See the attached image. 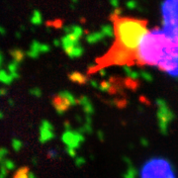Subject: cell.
Returning <instances> with one entry per match:
<instances>
[{"mask_svg": "<svg viewBox=\"0 0 178 178\" xmlns=\"http://www.w3.org/2000/svg\"><path fill=\"white\" fill-rule=\"evenodd\" d=\"M137 64V56L128 52L124 48L116 46L113 44V46L110 48V50L107 52L105 56L97 60V66H95L93 70H99L104 66L108 65H129Z\"/></svg>", "mask_w": 178, "mask_h": 178, "instance_id": "cell-3", "label": "cell"}, {"mask_svg": "<svg viewBox=\"0 0 178 178\" xmlns=\"http://www.w3.org/2000/svg\"><path fill=\"white\" fill-rule=\"evenodd\" d=\"M105 36L100 32H95V33H92V34H89L87 37H86V41L89 44H94L96 42H99L103 39Z\"/></svg>", "mask_w": 178, "mask_h": 178, "instance_id": "cell-13", "label": "cell"}, {"mask_svg": "<svg viewBox=\"0 0 178 178\" xmlns=\"http://www.w3.org/2000/svg\"><path fill=\"white\" fill-rule=\"evenodd\" d=\"M7 173H8V170L6 169V167L1 164V178H5V176L7 175Z\"/></svg>", "mask_w": 178, "mask_h": 178, "instance_id": "cell-26", "label": "cell"}, {"mask_svg": "<svg viewBox=\"0 0 178 178\" xmlns=\"http://www.w3.org/2000/svg\"><path fill=\"white\" fill-rule=\"evenodd\" d=\"M84 162H85V160H84L83 157H78V158H76V165L77 166H81Z\"/></svg>", "mask_w": 178, "mask_h": 178, "instance_id": "cell-27", "label": "cell"}, {"mask_svg": "<svg viewBox=\"0 0 178 178\" xmlns=\"http://www.w3.org/2000/svg\"><path fill=\"white\" fill-rule=\"evenodd\" d=\"M61 140L66 145V148L76 149L82 145V142L85 139H84V137L81 133H79L77 131L66 130L65 133L62 135Z\"/></svg>", "mask_w": 178, "mask_h": 178, "instance_id": "cell-8", "label": "cell"}, {"mask_svg": "<svg viewBox=\"0 0 178 178\" xmlns=\"http://www.w3.org/2000/svg\"><path fill=\"white\" fill-rule=\"evenodd\" d=\"M163 28L178 30V0H164L161 6Z\"/></svg>", "mask_w": 178, "mask_h": 178, "instance_id": "cell-5", "label": "cell"}, {"mask_svg": "<svg viewBox=\"0 0 178 178\" xmlns=\"http://www.w3.org/2000/svg\"><path fill=\"white\" fill-rule=\"evenodd\" d=\"M69 79L71 81L79 83V84H85L87 82V78L85 75H83L82 73H79V72H71L69 74Z\"/></svg>", "mask_w": 178, "mask_h": 178, "instance_id": "cell-12", "label": "cell"}, {"mask_svg": "<svg viewBox=\"0 0 178 178\" xmlns=\"http://www.w3.org/2000/svg\"><path fill=\"white\" fill-rule=\"evenodd\" d=\"M31 21H32V23H34L35 25L41 24L42 23V16H41V14H40L38 11H35L34 12V16L32 17Z\"/></svg>", "mask_w": 178, "mask_h": 178, "instance_id": "cell-21", "label": "cell"}, {"mask_svg": "<svg viewBox=\"0 0 178 178\" xmlns=\"http://www.w3.org/2000/svg\"><path fill=\"white\" fill-rule=\"evenodd\" d=\"M157 123L159 131L162 135H167L168 133V126L173 119H174V113L169 108L168 104L162 99L157 100Z\"/></svg>", "mask_w": 178, "mask_h": 178, "instance_id": "cell-6", "label": "cell"}, {"mask_svg": "<svg viewBox=\"0 0 178 178\" xmlns=\"http://www.w3.org/2000/svg\"><path fill=\"white\" fill-rule=\"evenodd\" d=\"M0 79H1L2 83L6 84V85L10 84L13 80H14V78H13L9 73H7L5 70H1V73H0Z\"/></svg>", "mask_w": 178, "mask_h": 178, "instance_id": "cell-16", "label": "cell"}, {"mask_svg": "<svg viewBox=\"0 0 178 178\" xmlns=\"http://www.w3.org/2000/svg\"><path fill=\"white\" fill-rule=\"evenodd\" d=\"M18 65H19V62H17L15 60L8 65L9 74H10L14 79L18 78V76H19V74H18Z\"/></svg>", "mask_w": 178, "mask_h": 178, "instance_id": "cell-14", "label": "cell"}, {"mask_svg": "<svg viewBox=\"0 0 178 178\" xmlns=\"http://www.w3.org/2000/svg\"><path fill=\"white\" fill-rule=\"evenodd\" d=\"M11 55L13 56V59H14V60L17 62H21L24 59V52L21 50H13L11 51Z\"/></svg>", "mask_w": 178, "mask_h": 178, "instance_id": "cell-17", "label": "cell"}, {"mask_svg": "<svg viewBox=\"0 0 178 178\" xmlns=\"http://www.w3.org/2000/svg\"><path fill=\"white\" fill-rule=\"evenodd\" d=\"M101 33L103 34L104 36H108V37H111V36L114 35V29L111 28L110 25H104L101 29Z\"/></svg>", "mask_w": 178, "mask_h": 178, "instance_id": "cell-19", "label": "cell"}, {"mask_svg": "<svg viewBox=\"0 0 178 178\" xmlns=\"http://www.w3.org/2000/svg\"><path fill=\"white\" fill-rule=\"evenodd\" d=\"M79 104L82 106L84 112H85L87 115H91V114L94 113V108H93V105H92L90 100H89L87 97H85V96L80 97Z\"/></svg>", "mask_w": 178, "mask_h": 178, "instance_id": "cell-11", "label": "cell"}, {"mask_svg": "<svg viewBox=\"0 0 178 178\" xmlns=\"http://www.w3.org/2000/svg\"><path fill=\"white\" fill-rule=\"evenodd\" d=\"M136 5H137V3L135 1H133V0H132V1H129L127 3V6H129V8H130V9H134V8L136 7Z\"/></svg>", "mask_w": 178, "mask_h": 178, "instance_id": "cell-28", "label": "cell"}, {"mask_svg": "<svg viewBox=\"0 0 178 178\" xmlns=\"http://www.w3.org/2000/svg\"><path fill=\"white\" fill-rule=\"evenodd\" d=\"M29 176H30V178H36V177H35V175L33 174V173H32V172H30V174H29Z\"/></svg>", "mask_w": 178, "mask_h": 178, "instance_id": "cell-30", "label": "cell"}, {"mask_svg": "<svg viewBox=\"0 0 178 178\" xmlns=\"http://www.w3.org/2000/svg\"><path fill=\"white\" fill-rule=\"evenodd\" d=\"M140 175L141 178H176L171 163L162 157H153L145 161Z\"/></svg>", "mask_w": 178, "mask_h": 178, "instance_id": "cell-4", "label": "cell"}, {"mask_svg": "<svg viewBox=\"0 0 178 178\" xmlns=\"http://www.w3.org/2000/svg\"><path fill=\"white\" fill-rule=\"evenodd\" d=\"M48 51H50V47L48 46L40 44L37 41H34L32 46H31L30 51L28 52V56L31 57H37L41 52H46Z\"/></svg>", "mask_w": 178, "mask_h": 178, "instance_id": "cell-10", "label": "cell"}, {"mask_svg": "<svg viewBox=\"0 0 178 178\" xmlns=\"http://www.w3.org/2000/svg\"><path fill=\"white\" fill-rule=\"evenodd\" d=\"M55 136L53 126L47 120H43L41 126H40V141L42 144H44L46 141L53 139Z\"/></svg>", "mask_w": 178, "mask_h": 178, "instance_id": "cell-9", "label": "cell"}, {"mask_svg": "<svg viewBox=\"0 0 178 178\" xmlns=\"http://www.w3.org/2000/svg\"><path fill=\"white\" fill-rule=\"evenodd\" d=\"M22 145H23V144H22L21 141L17 140V139H14L12 141V146L15 151H19L22 148Z\"/></svg>", "mask_w": 178, "mask_h": 178, "instance_id": "cell-22", "label": "cell"}, {"mask_svg": "<svg viewBox=\"0 0 178 178\" xmlns=\"http://www.w3.org/2000/svg\"><path fill=\"white\" fill-rule=\"evenodd\" d=\"M66 153H68L71 157H75V155H76V150L73 149L66 148Z\"/></svg>", "mask_w": 178, "mask_h": 178, "instance_id": "cell-25", "label": "cell"}, {"mask_svg": "<svg viewBox=\"0 0 178 178\" xmlns=\"http://www.w3.org/2000/svg\"><path fill=\"white\" fill-rule=\"evenodd\" d=\"M30 92H31V94H32V95L37 96V97H40V96H41V94H42V93H41V90H40V89L37 88V87L33 88Z\"/></svg>", "mask_w": 178, "mask_h": 178, "instance_id": "cell-24", "label": "cell"}, {"mask_svg": "<svg viewBox=\"0 0 178 178\" xmlns=\"http://www.w3.org/2000/svg\"><path fill=\"white\" fill-rule=\"evenodd\" d=\"M111 2L114 4L115 7H117V3H118V0H111Z\"/></svg>", "mask_w": 178, "mask_h": 178, "instance_id": "cell-29", "label": "cell"}, {"mask_svg": "<svg viewBox=\"0 0 178 178\" xmlns=\"http://www.w3.org/2000/svg\"><path fill=\"white\" fill-rule=\"evenodd\" d=\"M52 103L59 114H64L66 110L77 103L74 96L68 91H61L52 97Z\"/></svg>", "mask_w": 178, "mask_h": 178, "instance_id": "cell-7", "label": "cell"}, {"mask_svg": "<svg viewBox=\"0 0 178 178\" xmlns=\"http://www.w3.org/2000/svg\"><path fill=\"white\" fill-rule=\"evenodd\" d=\"M29 174H30L29 168L26 166H23L18 169L14 174V176H13V178H30Z\"/></svg>", "mask_w": 178, "mask_h": 178, "instance_id": "cell-15", "label": "cell"}, {"mask_svg": "<svg viewBox=\"0 0 178 178\" xmlns=\"http://www.w3.org/2000/svg\"><path fill=\"white\" fill-rule=\"evenodd\" d=\"M74 1H76V0H74Z\"/></svg>", "mask_w": 178, "mask_h": 178, "instance_id": "cell-31", "label": "cell"}, {"mask_svg": "<svg viewBox=\"0 0 178 178\" xmlns=\"http://www.w3.org/2000/svg\"><path fill=\"white\" fill-rule=\"evenodd\" d=\"M141 75L142 79H145V80H148V81H151V80H153V77H151V75L149 73L146 72V71H141Z\"/></svg>", "mask_w": 178, "mask_h": 178, "instance_id": "cell-23", "label": "cell"}, {"mask_svg": "<svg viewBox=\"0 0 178 178\" xmlns=\"http://www.w3.org/2000/svg\"><path fill=\"white\" fill-rule=\"evenodd\" d=\"M1 162H2V165L5 166L8 171L15 168V163L10 159H3V160H1Z\"/></svg>", "mask_w": 178, "mask_h": 178, "instance_id": "cell-20", "label": "cell"}, {"mask_svg": "<svg viewBox=\"0 0 178 178\" xmlns=\"http://www.w3.org/2000/svg\"><path fill=\"white\" fill-rule=\"evenodd\" d=\"M137 64L155 66L178 79V32L158 28L149 31L137 52Z\"/></svg>", "mask_w": 178, "mask_h": 178, "instance_id": "cell-1", "label": "cell"}, {"mask_svg": "<svg viewBox=\"0 0 178 178\" xmlns=\"http://www.w3.org/2000/svg\"><path fill=\"white\" fill-rule=\"evenodd\" d=\"M136 177H137V170L132 164H130L127 169V171L125 172L124 178H136Z\"/></svg>", "mask_w": 178, "mask_h": 178, "instance_id": "cell-18", "label": "cell"}, {"mask_svg": "<svg viewBox=\"0 0 178 178\" xmlns=\"http://www.w3.org/2000/svg\"><path fill=\"white\" fill-rule=\"evenodd\" d=\"M118 9L111 15L116 46L137 56L140 46L148 31V21L123 17L118 14Z\"/></svg>", "mask_w": 178, "mask_h": 178, "instance_id": "cell-2", "label": "cell"}]
</instances>
